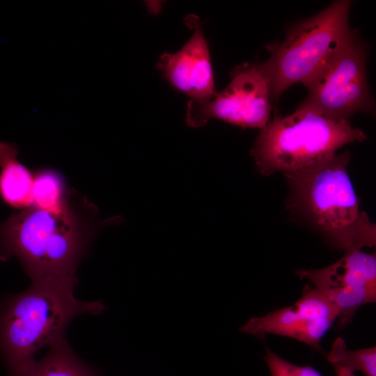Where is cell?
Returning a JSON list of instances; mask_svg holds the SVG:
<instances>
[{
	"mask_svg": "<svg viewBox=\"0 0 376 376\" xmlns=\"http://www.w3.org/2000/svg\"><path fill=\"white\" fill-rule=\"evenodd\" d=\"M122 216L102 219L85 195L69 189L60 211L30 206L0 224V260L17 258L31 282L77 281V269L97 233Z\"/></svg>",
	"mask_w": 376,
	"mask_h": 376,
	"instance_id": "cell-1",
	"label": "cell"
},
{
	"mask_svg": "<svg viewBox=\"0 0 376 376\" xmlns=\"http://www.w3.org/2000/svg\"><path fill=\"white\" fill-rule=\"evenodd\" d=\"M350 159L348 152L336 153L311 167L284 175L290 189L289 208L344 252L376 244L375 224L360 209L347 173Z\"/></svg>",
	"mask_w": 376,
	"mask_h": 376,
	"instance_id": "cell-2",
	"label": "cell"
},
{
	"mask_svg": "<svg viewBox=\"0 0 376 376\" xmlns=\"http://www.w3.org/2000/svg\"><path fill=\"white\" fill-rule=\"evenodd\" d=\"M75 281L31 282L26 290L10 297L0 309V351L10 373L33 361L42 348L65 338L75 317L99 314L100 301L77 299Z\"/></svg>",
	"mask_w": 376,
	"mask_h": 376,
	"instance_id": "cell-3",
	"label": "cell"
},
{
	"mask_svg": "<svg viewBox=\"0 0 376 376\" xmlns=\"http://www.w3.org/2000/svg\"><path fill=\"white\" fill-rule=\"evenodd\" d=\"M366 139L349 120H334L299 109L275 117L261 128L251 150L257 170L264 175H284L311 167L329 158L342 146Z\"/></svg>",
	"mask_w": 376,
	"mask_h": 376,
	"instance_id": "cell-4",
	"label": "cell"
},
{
	"mask_svg": "<svg viewBox=\"0 0 376 376\" xmlns=\"http://www.w3.org/2000/svg\"><path fill=\"white\" fill-rule=\"evenodd\" d=\"M351 5L350 0L334 1L290 26L282 42L267 47L270 56L258 68L268 84L271 102L295 84L305 86L348 40L354 31L348 22Z\"/></svg>",
	"mask_w": 376,
	"mask_h": 376,
	"instance_id": "cell-5",
	"label": "cell"
},
{
	"mask_svg": "<svg viewBox=\"0 0 376 376\" xmlns=\"http://www.w3.org/2000/svg\"><path fill=\"white\" fill-rule=\"evenodd\" d=\"M366 58L367 47L353 31L304 86L308 94L298 108L349 121L356 113H373L375 101L368 84Z\"/></svg>",
	"mask_w": 376,
	"mask_h": 376,
	"instance_id": "cell-6",
	"label": "cell"
},
{
	"mask_svg": "<svg viewBox=\"0 0 376 376\" xmlns=\"http://www.w3.org/2000/svg\"><path fill=\"white\" fill-rule=\"evenodd\" d=\"M231 81L220 93L187 103L186 123L200 127L211 118L242 127L262 128L269 122V86L258 64L244 63L231 72Z\"/></svg>",
	"mask_w": 376,
	"mask_h": 376,
	"instance_id": "cell-7",
	"label": "cell"
},
{
	"mask_svg": "<svg viewBox=\"0 0 376 376\" xmlns=\"http://www.w3.org/2000/svg\"><path fill=\"white\" fill-rule=\"evenodd\" d=\"M296 274L301 279L308 280L334 308L339 328L352 322L359 307L375 302V253L347 251L331 265L299 269Z\"/></svg>",
	"mask_w": 376,
	"mask_h": 376,
	"instance_id": "cell-8",
	"label": "cell"
},
{
	"mask_svg": "<svg viewBox=\"0 0 376 376\" xmlns=\"http://www.w3.org/2000/svg\"><path fill=\"white\" fill-rule=\"evenodd\" d=\"M336 320L331 305L313 286L306 285L293 305L251 318L240 331L260 339L269 334L290 338L321 352L320 340Z\"/></svg>",
	"mask_w": 376,
	"mask_h": 376,
	"instance_id": "cell-9",
	"label": "cell"
},
{
	"mask_svg": "<svg viewBox=\"0 0 376 376\" xmlns=\"http://www.w3.org/2000/svg\"><path fill=\"white\" fill-rule=\"evenodd\" d=\"M184 22L194 31L191 37L178 52L163 54L157 68L190 99L207 97L216 92L207 44L198 17L189 15Z\"/></svg>",
	"mask_w": 376,
	"mask_h": 376,
	"instance_id": "cell-10",
	"label": "cell"
},
{
	"mask_svg": "<svg viewBox=\"0 0 376 376\" xmlns=\"http://www.w3.org/2000/svg\"><path fill=\"white\" fill-rule=\"evenodd\" d=\"M15 143L0 142V199L22 210L32 205L33 173L18 161Z\"/></svg>",
	"mask_w": 376,
	"mask_h": 376,
	"instance_id": "cell-11",
	"label": "cell"
},
{
	"mask_svg": "<svg viewBox=\"0 0 376 376\" xmlns=\"http://www.w3.org/2000/svg\"><path fill=\"white\" fill-rule=\"evenodd\" d=\"M10 376H97L75 355L63 338L48 347L45 354L33 359Z\"/></svg>",
	"mask_w": 376,
	"mask_h": 376,
	"instance_id": "cell-12",
	"label": "cell"
},
{
	"mask_svg": "<svg viewBox=\"0 0 376 376\" xmlns=\"http://www.w3.org/2000/svg\"><path fill=\"white\" fill-rule=\"evenodd\" d=\"M69 189L57 171L42 169L33 173L32 205L41 210L58 212L65 205Z\"/></svg>",
	"mask_w": 376,
	"mask_h": 376,
	"instance_id": "cell-13",
	"label": "cell"
},
{
	"mask_svg": "<svg viewBox=\"0 0 376 376\" xmlns=\"http://www.w3.org/2000/svg\"><path fill=\"white\" fill-rule=\"evenodd\" d=\"M334 369H341L354 373L359 370L366 376H376V347L350 350L341 337L333 343L327 355Z\"/></svg>",
	"mask_w": 376,
	"mask_h": 376,
	"instance_id": "cell-14",
	"label": "cell"
},
{
	"mask_svg": "<svg viewBox=\"0 0 376 376\" xmlns=\"http://www.w3.org/2000/svg\"><path fill=\"white\" fill-rule=\"evenodd\" d=\"M264 359L271 376H323L310 366H299L281 357L269 348L266 349Z\"/></svg>",
	"mask_w": 376,
	"mask_h": 376,
	"instance_id": "cell-15",
	"label": "cell"
},
{
	"mask_svg": "<svg viewBox=\"0 0 376 376\" xmlns=\"http://www.w3.org/2000/svg\"><path fill=\"white\" fill-rule=\"evenodd\" d=\"M336 376H356L354 373L341 369H335Z\"/></svg>",
	"mask_w": 376,
	"mask_h": 376,
	"instance_id": "cell-16",
	"label": "cell"
}]
</instances>
